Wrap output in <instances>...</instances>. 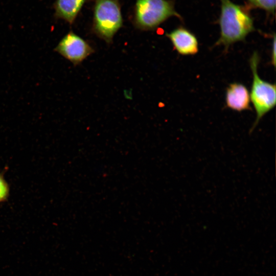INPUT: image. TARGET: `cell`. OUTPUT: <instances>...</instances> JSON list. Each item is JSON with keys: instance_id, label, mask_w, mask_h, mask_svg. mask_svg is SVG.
Returning <instances> with one entry per match:
<instances>
[{"instance_id": "cell-1", "label": "cell", "mask_w": 276, "mask_h": 276, "mask_svg": "<svg viewBox=\"0 0 276 276\" xmlns=\"http://www.w3.org/2000/svg\"><path fill=\"white\" fill-rule=\"evenodd\" d=\"M218 19L220 37L214 46L223 45L225 51L235 42L245 40L255 30L254 19L247 6L236 4L230 0H220Z\"/></svg>"}, {"instance_id": "cell-2", "label": "cell", "mask_w": 276, "mask_h": 276, "mask_svg": "<svg viewBox=\"0 0 276 276\" xmlns=\"http://www.w3.org/2000/svg\"><path fill=\"white\" fill-rule=\"evenodd\" d=\"M172 16L182 19L171 0H136L133 10V23L138 29L153 31Z\"/></svg>"}, {"instance_id": "cell-3", "label": "cell", "mask_w": 276, "mask_h": 276, "mask_svg": "<svg viewBox=\"0 0 276 276\" xmlns=\"http://www.w3.org/2000/svg\"><path fill=\"white\" fill-rule=\"evenodd\" d=\"M260 56L257 52L252 54L249 59L250 67L252 74V81L250 99L256 112V118L249 130L251 133L261 119L275 105V84L266 81L259 76L258 67Z\"/></svg>"}, {"instance_id": "cell-4", "label": "cell", "mask_w": 276, "mask_h": 276, "mask_svg": "<svg viewBox=\"0 0 276 276\" xmlns=\"http://www.w3.org/2000/svg\"><path fill=\"white\" fill-rule=\"evenodd\" d=\"M123 26V17L119 0H95L91 30L107 43Z\"/></svg>"}, {"instance_id": "cell-5", "label": "cell", "mask_w": 276, "mask_h": 276, "mask_svg": "<svg viewBox=\"0 0 276 276\" xmlns=\"http://www.w3.org/2000/svg\"><path fill=\"white\" fill-rule=\"evenodd\" d=\"M54 51L71 61L75 66L80 64L95 51L87 41L72 31H70L61 39Z\"/></svg>"}, {"instance_id": "cell-6", "label": "cell", "mask_w": 276, "mask_h": 276, "mask_svg": "<svg viewBox=\"0 0 276 276\" xmlns=\"http://www.w3.org/2000/svg\"><path fill=\"white\" fill-rule=\"evenodd\" d=\"M166 36L171 41L174 50L183 56L194 55L199 50L198 41L195 35L188 29L180 26Z\"/></svg>"}, {"instance_id": "cell-7", "label": "cell", "mask_w": 276, "mask_h": 276, "mask_svg": "<svg viewBox=\"0 0 276 276\" xmlns=\"http://www.w3.org/2000/svg\"><path fill=\"white\" fill-rule=\"evenodd\" d=\"M250 103V94L244 84L234 82L228 86L225 93L227 107L237 111L251 110Z\"/></svg>"}, {"instance_id": "cell-8", "label": "cell", "mask_w": 276, "mask_h": 276, "mask_svg": "<svg viewBox=\"0 0 276 276\" xmlns=\"http://www.w3.org/2000/svg\"><path fill=\"white\" fill-rule=\"evenodd\" d=\"M87 0H56L55 17L73 24Z\"/></svg>"}, {"instance_id": "cell-9", "label": "cell", "mask_w": 276, "mask_h": 276, "mask_svg": "<svg viewBox=\"0 0 276 276\" xmlns=\"http://www.w3.org/2000/svg\"><path fill=\"white\" fill-rule=\"evenodd\" d=\"M251 6L265 10L267 13L274 14L275 0H247Z\"/></svg>"}, {"instance_id": "cell-10", "label": "cell", "mask_w": 276, "mask_h": 276, "mask_svg": "<svg viewBox=\"0 0 276 276\" xmlns=\"http://www.w3.org/2000/svg\"><path fill=\"white\" fill-rule=\"evenodd\" d=\"M10 195V187L4 174L0 173V203L7 201Z\"/></svg>"}, {"instance_id": "cell-11", "label": "cell", "mask_w": 276, "mask_h": 276, "mask_svg": "<svg viewBox=\"0 0 276 276\" xmlns=\"http://www.w3.org/2000/svg\"><path fill=\"white\" fill-rule=\"evenodd\" d=\"M271 53V63L275 66V36L274 34Z\"/></svg>"}]
</instances>
